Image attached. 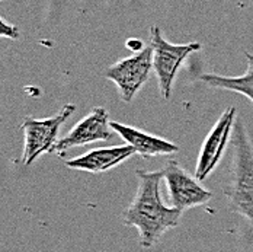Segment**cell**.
Segmentation results:
<instances>
[{"mask_svg":"<svg viewBox=\"0 0 253 252\" xmlns=\"http://www.w3.org/2000/svg\"><path fill=\"white\" fill-rule=\"evenodd\" d=\"M137 178L138 187L135 197L126 208L123 220L126 226L137 227L140 235V244L144 248H152L169 229L177 226L182 211L175 207L169 208L162 202V171H138Z\"/></svg>","mask_w":253,"mask_h":252,"instance_id":"1","label":"cell"},{"mask_svg":"<svg viewBox=\"0 0 253 252\" xmlns=\"http://www.w3.org/2000/svg\"><path fill=\"white\" fill-rule=\"evenodd\" d=\"M233 159L224 194L233 211L243 216L253 227V145L242 121L234 124Z\"/></svg>","mask_w":253,"mask_h":252,"instance_id":"2","label":"cell"},{"mask_svg":"<svg viewBox=\"0 0 253 252\" xmlns=\"http://www.w3.org/2000/svg\"><path fill=\"white\" fill-rule=\"evenodd\" d=\"M150 41H152L150 47L153 50V70L156 72L159 80L160 95L165 100H169L177 70L180 69L186 57H189L195 51L201 50V44L200 43H189L180 46L172 44L163 38L157 26H152L150 29Z\"/></svg>","mask_w":253,"mask_h":252,"instance_id":"3","label":"cell"},{"mask_svg":"<svg viewBox=\"0 0 253 252\" xmlns=\"http://www.w3.org/2000/svg\"><path fill=\"white\" fill-rule=\"evenodd\" d=\"M75 105H64V108L54 117L45 120L25 118L22 123V130L25 133V149L22 154V162L25 165H31L40 154L51 151L55 146L58 130L67 118L75 112Z\"/></svg>","mask_w":253,"mask_h":252,"instance_id":"4","label":"cell"},{"mask_svg":"<svg viewBox=\"0 0 253 252\" xmlns=\"http://www.w3.org/2000/svg\"><path fill=\"white\" fill-rule=\"evenodd\" d=\"M152 69L153 50L152 47H146L140 52L109 66L103 72V76L112 80L118 86L123 100L129 102L147 82Z\"/></svg>","mask_w":253,"mask_h":252,"instance_id":"5","label":"cell"},{"mask_svg":"<svg viewBox=\"0 0 253 252\" xmlns=\"http://www.w3.org/2000/svg\"><path fill=\"white\" fill-rule=\"evenodd\" d=\"M162 172L168 182L170 200L177 210L183 211L211 200L212 194L200 184L201 181L191 177L175 160H169Z\"/></svg>","mask_w":253,"mask_h":252,"instance_id":"6","label":"cell"},{"mask_svg":"<svg viewBox=\"0 0 253 252\" xmlns=\"http://www.w3.org/2000/svg\"><path fill=\"white\" fill-rule=\"evenodd\" d=\"M112 130L108 111L102 106H96L89 112V115L80 120L67 136L60 139L51 151L63 153L93 142H108L112 139Z\"/></svg>","mask_w":253,"mask_h":252,"instance_id":"7","label":"cell"},{"mask_svg":"<svg viewBox=\"0 0 253 252\" xmlns=\"http://www.w3.org/2000/svg\"><path fill=\"white\" fill-rule=\"evenodd\" d=\"M234 118H236V108L230 106L218 118L212 130L208 133L198 156V163L195 171V178L198 181H204L214 171L220 159L223 157V153L226 151L230 140L231 128L236 124Z\"/></svg>","mask_w":253,"mask_h":252,"instance_id":"8","label":"cell"},{"mask_svg":"<svg viewBox=\"0 0 253 252\" xmlns=\"http://www.w3.org/2000/svg\"><path fill=\"white\" fill-rule=\"evenodd\" d=\"M137 151L132 146H114L106 149H98V151H87L86 154L77 156L75 159H70L66 162V165L72 169L77 171H86L99 174L109 171L111 168H115L117 165L123 163L128 157L135 154Z\"/></svg>","mask_w":253,"mask_h":252,"instance_id":"9","label":"cell"},{"mask_svg":"<svg viewBox=\"0 0 253 252\" xmlns=\"http://www.w3.org/2000/svg\"><path fill=\"white\" fill-rule=\"evenodd\" d=\"M111 127L126 140V145L132 146L143 157H150L156 154H170L179 151L176 145L149 133H144L141 130H137L134 127L126 126L121 123H111Z\"/></svg>","mask_w":253,"mask_h":252,"instance_id":"10","label":"cell"},{"mask_svg":"<svg viewBox=\"0 0 253 252\" xmlns=\"http://www.w3.org/2000/svg\"><path fill=\"white\" fill-rule=\"evenodd\" d=\"M248 57V72L242 76H220V75H203L205 83L212 88H220L226 91H233L245 95L253 103V54L245 52Z\"/></svg>","mask_w":253,"mask_h":252,"instance_id":"11","label":"cell"},{"mask_svg":"<svg viewBox=\"0 0 253 252\" xmlns=\"http://www.w3.org/2000/svg\"><path fill=\"white\" fill-rule=\"evenodd\" d=\"M0 24H1V26H0V35L1 37H9V38H13V40H16L19 37V31H18L16 26L7 25V22L3 18H0Z\"/></svg>","mask_w":253,"mask_h":252,"instance_id":"12","label":"cell"},{"mask_svg":"<svg viewBox=\"0 0 253 252\" xmlns=\"http://www.w3.org/2000/svg\"><path fill=\"white\" fill-rule=\"evenodd\" d=\"M126 47L128 49H131V50L134 51V52H140V49H141V41H138V40H129V41H126Z\"/></svg>","mask_w":253,"mask_h":252,"instance_id":"13","label":"cell"}]
</instances>
